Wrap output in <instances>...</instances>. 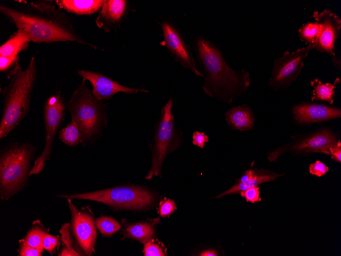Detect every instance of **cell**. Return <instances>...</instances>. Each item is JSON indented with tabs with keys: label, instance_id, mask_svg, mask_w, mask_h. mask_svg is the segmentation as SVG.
Wrapping results in <instances>:
<instances>
[{
	"label": "cell",
	"instance_id": "1",
	"mask_svg": "<svg viewBox=\"0 0 341 256\" xmlns=\"http://www.w3.org/2000/svg\"><path fill=\"white\" fill-rule=\"evenodd\" d=\"M0 11L33 42L71 41L96 49L79 36L69 18L53 4L29 2L16 8L1 5Z\"/></svg>",
	"mask_w": 341,
	"mask_h": 256
},
{
	"label": "cell",
	"instance_id": "2",
	"mask_svg": "<svg viewBox=\"0 0 341 256\" xmlns=\"http://www.w3.org/2000/svg\"><path fill=\"white\" fill-rule=\"evenodd\" d=\"M193 48L206 95L229 104L247 90L251 83L250 73L230 67L220 49L207 37L196 36Z\"/></svg>",
	"mask_w": 341,
	"mask_h": 256
},
{
	"label": "cell",
	"instance_id": "3",
	"mask_svg": "<svg viewBox=\"0 0 341 256\" xmlns=\"http://www.w3.org/2000/svg\"><path fill=\"white\" fill-rule=\"evenodd\" d=\"M37 77L35 56L27 68L20 67L2 91L3 104L0 122V138H5L27 116Z\"/></svg>",
	"mask_w": 341,
	"mask_h": 256
},
{
	"label": "cell",
	"instance_id": "4",
	"mask_svg": "<svg viewBox=\"0 0 341 256\" xmlns=\"http://www.w3.org/2000/svg\"><path fill=\"white\" fill-rule=\"evenodd\" d=\"M85 82L82 80L67 104L71 122L80 130V142L84 147L99 139L107 125V104L98 99Z\"/></svg>",
	"mask_w": 341,
	"mask_h": 256
},
{
	"label": "cell",
	"instance_id": "5",
	"mask_svg": "<svg viewBox=\"0 0 341 256\" xmlns=\"http://www.w3.org/2000/svg\"><path fill=\"white\" fill-rule=\"evenodd\" d=\"M36 149L28 142H13L0 151V198L17 194L27 185Z\"/></svg>",
	"mask_w": 341,
	"mask_h": 256
},
{
	"label": "cell",
	"instance_id": "6",
	"mask_svg": "<svg viewBox=\"0 0 341 256\" xmlns=\"http://www.w3.org/2000/svg\"><path fill=\"white\" fill-rule=\"evenodd\" d=\"M65 199H80L94 201L116 208L141 210L151 206L155 198L149 190L139 186L115 187L94 192L61 194L57 196Z\"/></svg>",
	"mask_w": 341,
	"mask_h": 256
},
{
	"label": "cell",
	"instance_id": "7",
	"mask_svg": "<svg viewBox=\"0 0 341 256\" xmlns=\"http://www.w3.org/2000/svg\"><path fill=\"white\" fill-rule=\"evenodd\" d=\"M172 108L173 102L170 98L162 108L155 131L151 149V168L145 177L146 179H151L153 176H161L162 166L165 158L180 145V138L174 124Z\"/></svg>",
	"mask_w": 341,
	"mask_h": 256
},
{
	"label": "cell",
	"instance_id": "8",
	"mask_svg": "<svg viewBox=\"0 0 341 256\" xmlns=\"http://www.w3.org/2000/svg\"><path fill=\"white\" fill-rule=\"evenodd\" d=\"M66 108L65 102L59 92L48 97L45 101L43 108L45 146L42 153L34 161L30 176L40 173L44 167L45 161L50 160L54 139L64 121Z\"/></svg>",
	"mask_w": 341,
	"mask_h": 256
},
{
	"label": "cell",
	"instance_id": "9",
	"mask_svg": "<svg viewBox=\"0 0 341 256\" xmlns=\"http://www.w3.org/2000/svg\"><path fill=\"white\" fill-rule=\"evenodd\" d=\"M292 139L290 143L268 153V160L271 162L276 161L280 155L288 151L296 154L321 153L330 155L328 149L337 141L335 134L326 128L313 132L294 136Z\"/></svg>",
	"mask_w": 341,
	"mask_h": 256
},
{
	"label": "cell",
	"instance_id": "10",
	"mask_svg": "<svg viewBox=\"0 0 341 256\" xmlns=\"http://www.w3.org/2000/svg\"><path fill=\"white\" fill-rule=\"evenodd\" d=\"M316 44H308L296 51H285L282 57L275 60L268 85L275 89L286 88L297 79L309 52L315 49Z\"/></svg>",
	"mask_w": 341,
	"mask_h": 256
},
{
	"label": "cell",
	"instance_id": "11",
	"mask_svg": "<svg viewBox=\"0 0 341 256\" xmlns=\"http://www.w3.org/2000/svg\"><path fill=\"white\" fill-rule=\"evenodd\" d=\"M161 27L163 37L162 42L170 56L184 67L202 77L190 46L179 29L167 20L162 22Z\"/></svg>",
	"mask_w": 341,
	"mask_h": 256
},
{
	"label": "cell",
	"instance_id": "12",
	"mask_svg": "<svg viewBox=\"0 0 341 256\" xmlns=\"http://www.w3.org/2000/svg\"><path fill=\"white\" fill-rule=\"evenodd\" d=\"M71 214V224L76 239L85 253L90 255L94 252V245L96 239V225L94 218L89 213L79 211L67 199Z\"/></svg>",
	"mask_w": 341,
	"mask_h": 256
},
{
	"label": "cell",
	"instance_id": "13",
	"mask_svg": "<svg viewBox=\"0 0 341 256\" xmlns=\"http://www.w3.org/2000/svg\"><path fill=\"white\" fill-rule=\"evenodd\" d=\"M313 17L321 26L315 42V49L321 52H327L332 57L335 56L334 44L341 29L339 16L329 10L324 9L322 12L314 11Z\"/></svg>",
	"mask_w": 341,
	"mask_h": 256
},
{
	"label": "cell",
	"instance_id": "14",
	"mask_svg": "<svg viewBox=\"0 0 341 256\" xmlns=\"http://www.w3.org/2000/svg\"><path fill=\"white\" fill-rule=\"evenodd\" d=\"M78 74L83 80L91 83L93 94L101 101L110 99L118 92L135 94L148 91L144 88H133L123 86L106 75L92 71L80 69Z\"/></svg>",
	"mask_w": 341,
	"mask_h": 256
},
{
	"label": "cell",
	"instance_id": "15",
	"mask_svg": "<svg viewBox=\"0 0 341 256\" xmlns=\"http://www.w3.org/2000/svg\"><path fill=\"white\" fill-rule=\"evenodd\" d=\"M298 124H310L340 118L339 108L320 103H304L295 105L291 109Z\"/></svg>",
	"mask_w": 341,
	"mask_h": 256
},
{
	"label": "cell",
	"instance_id": "16",
	"mask_svg": "<svg viewBox=\"0 0 341 256\" xmlns=\"http://www.w3.org/2000/svg\"><path fill=\"white\" fill-rule=\"evenodd\" d=\"M283 175L284 173L278 174L263 169L247 170L235 184L217 196L216 198H221L223 196L231 194H239L241 191L249 188L257 187L262 183L273 181Z\"/></svg>",
	"mask_w": 341,
	"mask_h": 256
},
{
	"label": "cell",
	"instance_id": "17",
	"mask_svg": "<svg viewBox=\"0 0 341 256\" xmlns=\"http://www.w3.org/2000/svg\"><path fill=\"white\" fill-rule=\"evenodd\" d=\"M126 7V1H106L95 20L96 25L106 31H110L112 27L121 19Z\"/></svg>",
	"mask_w": 341,
	"mask_h": 256
},
{
	"label": "cell",
	"instance_id": "18",
	"mask_svg": "<svg viewBox=\"0 0 341 256\" xmlns=\"http://www.w3.org/2000/svg\"><path fill=\"white\" fill-rule=\"evenodd\" d=\"M225 117L230 126L236 130H251L254 125L253 111L251 108L246 104L230 109L226 112Z\"/></svg>",
	"mask_w": 341,
	"mask_h": 256
},
{
	"label": "cell",
	"instance_id": "19",
	"mask_svg": "<svg viewBox=\"0 0 341 256\" xmlns=\"http://www.w3.org/2000/svg\"><path fill=\"white\" fill-rule=\"evenodd\" d=\"M104 0H57V6L61 9L79 15L92 14L101 9Z\"/></svg>",
	"mask_w": 341,
	"mask_h": 256
},
{
	"label": "cell",
	"instance_id": "20",
	"mask_svg": "<svg viewBox=\"0 0 341 256\" xmlns=\"http://www.w3.org/2000/svg\"><path fill=\"white\" fill-rule=\"evenodd\" d=\"M158 220L157 219L138 222L128 225L123 231L124 238L135 239L143 244L145 243L154 236V226L158 223Z\"/></svg>",
	"mask_w": 341,
	"mask_h": 256
},
{
	"label": "cell",
	"instance_id": "21",
	"mask_svg": "<svg viewBox=\"0 0 341 256\" xmlns=\"http://www.w3.org/2000/svg\"><path fill=\"white\" fill-rule=\"evenodd\" d=\"M31 41L29 37L22 31L17 30L0 47V56H17L25 50Z\"/></svg>",
	"mask_w": 341,
	"mask_h": 256
},
{
	"label": "cell",
	"instance_id": "22",
	"mask_svg": "<svg viewBox=\"0 0 341 256\" xmlns=\"http://www.w3.org/2000/svg\"><path fill=\"white\" fill-rule=\"evenodd\" d=\"M339 79L336 78L334 84L324 83L318 79H314L310 82L313 88L311 100H322L332 104L335 95V84L339 82Z\"/></svg>",
	"mask_w": 341,
	"mask_h": 256
},
{
	"label": "cell",
	"instance_id": "23",
	"mask_svg": "<svg viewBox=\"0 0 341 256\" xmlns=\"http://www.w3.org/2000/svg\"><path fill=\"white\" fill-rule=\"evenodd\" d=\"M48 231V230L44 228L40 222L36 221L33 222L23 241L25 243L31 247L42 248V239L44 235Z\"/></svg>",
	"mask_w": 341,
	"mask_h": 256
},
{
	"label": "cell",
	"instance_id": "24",
	"mask_svg": "<svg viewBox=\"0 0 341 256\" xmlns=\"http://www.w3.org/2000/svg\"><path fill=\"white\" fill-rule=\"evenodd\" d=\"M80 132L76 124L71 122L62 128L59 132V138L65 145L73 147L80 141Z\"/></svg>",
	"mask_w": 341,
	"mask_h": 256
},
{
	"label": "cell",
	"instance_id": "25",
	"mask_svg": "<svg viewBox=\"0 0 341 256\" xmlns=\"http://www.w3.org/2000/svg\"><path fill=\"white\" fill-rule=\"evenodd\" d=\"M320 28V25L316 22L305 24L299 29L298 36L302 41L308 45L315 43Z\"/></svg>",
	"mask_w": 341,
	"mask_h": 256
},
{
	"label": "cell",
	"instance_id": "26",
	"mask_svg": "<svg viewBox=\"0 0 341 256\" xmlns=\"http://www.w3.org/2000/svg\"><path fill=\"white\" fill-rule=\"evenodd\" d=\"M70 225L69 223L63 224L60 230L61 235V239L63 244V247L59 254L61 256L80 255L75 248L71 239Z\"/></svg>",
	"mask_w": 341,
	"mask_h": 256
},
{
	"label": "cell",
	"instance_id": "27",
	"mask_svg": "<svg viewBox=\"0 0 341 256\" xmlns=\"http://www.w3.org/2000/svg\"><path fill=\"white\" fill-rule=\"evenodd\" d=\"M96 227L104 236H110L120 228V225L114 219L105 216L97 218L95 221Z\"/></svg>",
	"mask_w": 341,
	"mask_h": 256
},
{
	"label": "cell",
	"instance_id": "28",
	"mask_svg": "<svg viewBox=\"0 0 341 256\" xmlns=\"http://www.w3.org/2000/svg\"><path fill=\"white\" fill-rule=\"evenodd\" d=\"M21 66L19 63V56H0V71L5 74L10 79Z\"/></svg>",
	"mask_w": 341,
	"mask_h": 256
},
{
	"label": "cell",
	"instance_id": "29",
	"mask_svg": "<svg viewBox=\"0 0 341 256\" xmlns=\"http://www.w3.org/2000/svg\"><path fill=\"white\" fill-rule=\"evenodd\" d=\"M143 252L145 256H164L166 254L163 244L153 239L144 244Z\"/></svg>",
	"mask_w": 341,
	"mask_h": 256
},
{
	"label": "cell",
	"instance_id": "30",
	"mask_svg": "<svg viewBox=\"0 0 341 256\" xmlns=\"http://www.w3.org/2000/svg\"><path fill=\"white\" fill-rule=\"evenodd\" d=\"M60 243V237L59 236H52L47 232L43 237L42 248L53 255L58 249Z\"/></svg>",
	"mask_w": 341,
	"mask_h": 256
},
{
	"label": "cell",
	"instance_id": "31",
	"mask_svg": "<svg viewBox=\"0 0 341 256\" xmlns=\"http://www.w3.org/2000/svg\"><path fill=\"white\" fill-rule=\"evenodd\" d=\"M176 208L174 200L164 198L159 203L158 213L161 217H168Z\"/></svg>",
	"mask_w": 341,
	"mask_h": 256
},
{
	"label": "cell",
	"instance_id": "32",
	"mask_svg": "<svg viewBox=\"0 0 341 256\" xmlns=\"http://www.w3.org/2000/svg\"><path fill=\"white\" fill-rule=\"evenodd\" d=\"M19 242V255L40 256L42 255L43 249L31 247L25 243L23 240H20Z\"/></svg>",
	"mask_w": 341,
	"mask_h": 256
},
{
	"label": "cell",
	"instance_id": "33",
	"mask_svg": "<svg viewBox=\"0 0 341 256\" xmlns=\"http://www.w3.org/2000/svg\"><path fill=\"white\" fill-rule=\"evenodd\" d=\"M239 193L242 197L245 198L247 202L255 203L261 200L260 197V189L258 187L249 188Z\"/></svg>",
	"mask_w": 341,
	"mask_h": 256
},
{
	"label": "cell",
	"instance_id": "34",
	"mask_svg": "<svg viewBox=\"0 0 341 256\" xmlns=\"http://www.w3.org/2000/svg\"><path fill=\"white\" fill-rule=\"evenodd\" d=\"M329 170L328 167L320 160L311 164L309 166V172L311 174L321 177L325 175Z\"/></svg>",
	"mask_w": 341,
	"mask_h": 256
},
{
	"label": "cell",
	"instance_id": "35",
	"mask_svg": "<svg viewBox=\"0 0 341 256\" xmlns=\"http://www.w3.org/2000/svg\"><path fill=\"white\" fill-rule=\"evenodd\" d=\"M208 136L204 132L195 131L192 135V144L198 146L201 148H203L205 143L208 141Z\"/></svg>",
	"mask_w": 341,
	"mask_h": 256
},
{
	"label": "cell",
	"instance_id": "36",
	"mask_svg": "<svg viewBox=\"0 0 341 256\" xmlns=\"http://www.w3.org/2000/svg\"><path fill=\"white\" fill-rule=\"evenodd\" d=\"M328 151L331 155V159L339 162H341V142L339 139L337 140L335 145L331 146Z\"/></svg>",
	"mask_w": 341,
	"mask_h": 256
},
{
	"label": "cell",
	"instance_id": "37",
	"mask_svg": "<svg viewBox=\"0 0 341 256\" xmlns=\"http://www.w3.org/2000/svg\"><path fill=\"white\" fill-rule=\"evenodd\" d=\"M201 256H216L217 255V252L212 249H207L203 251L200 253Z\"/></svg>",
	"mask_w": 341,
	"mask_h": 256
},
{
	"label": "cell",
	"instance_id": "38",
	"mask_svg": "<svg viewBox=\"0 0 341 256\" xmlns=\"http://www.w3.org/2000/svg\"><path fill=\"white\" fill-rule=\"evenodd\" d=\"M332 62L334 65L339 69H340L341 63H340V59L336 57L335 56L332 57Z\"/></svg>",
	"mask_w": 341,
	"mask_h": 256
}]
</instances>
